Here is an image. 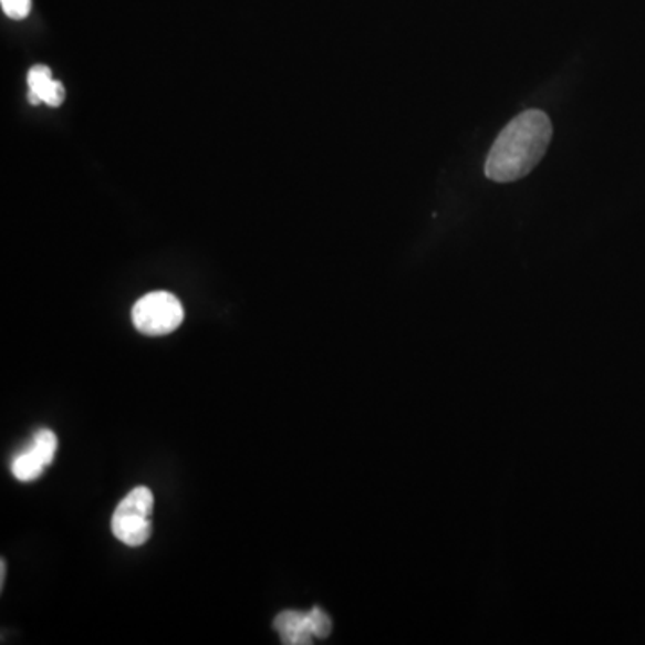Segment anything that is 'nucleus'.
Returning <instances> with one entry per match:
<instances>
[{"label":"nucleus","mask_w":645,"mask_h":645,"mask_svg":"<svg viewBox=\"0 0 645 645\" xmlns=\"http://www.w3.org/2000/svg\"><path fill=\"white\" fill-rule=\"evenodd\" d=\"M551 141V118L542 110H528L517 115L491 146L486 158V178L497 184L526 178L545 156Z\"/></svg>","instance_id":"nucleus-1"},{"label":"nucleus","mask_w":645,"mask_h":645,"mask_svg":"<svg viewBox=\"0 0 645 645\" xmlns=\"http://www.w3.org/2000/svg\"><path fill=\"white\" fill-rule=\"evenodd\" d=\"M153 491L138 486L121 500L112 519V532L127 547H141L152 537Z\"/></svg>","instance_id":"nucleus-2"},{"label":"nucleus","mask_w":645,"mask_h":645,"mask_svg":"<svg viewBox=\"0 0 645 645\" xmlns=\"http://www.w3.org/2000/svg\"><path fill=\"white\" fill-rule=\"evenodd\" d=\"M184 305L170 292L155 291L133 306V325L146 335L173 334L184 323Z\"/></svg>","instance_id":"nucleus-3"},{"label":"nucleus","mask_w":645,"mask_h":645,"mask_svg":"<svg viewBox=\"0 0 645 645\" xmlns=\"http://www.w3.org/2000/svg\"><path fill=\"white\" fill-rule=\"evenodd\" d=\"M273 627L280 633L283 644L302 645L311 644L312 630L309 626V615L303 612L288 610L274 618Z\"/></svg>","instance_id":"nucleus-4"},{"label":"nucleus","mask_w":645,"mask_h":645,"mask_svg":"<svg viewBox=\"0 0 645 645\" xmlns=\"http://www.w3.org/2000/svg\"><path fill=\"white\" fill-rule=\"evenodd\" d=\"M45 467H48L45 459L33 447H29L25 452L14 457L11 471L19 481L29 482L39 479Z\"/></svg>","instance_id":"nucleus-5"},{"label":"nucleus","mask_w":645,"mask_h":645,"mask_svg":"<svg viewBox=\"0 0 645 645\" xmlns=\"http://www.w3.org/2000/svg\"><path fill=\"white\" fill-rule=\"evenodd\" d=\"M31 447H33L43 459H45L48 465H51V462L54 461V456H56L58 450L56 434L49 429L40 430V433H37V436H34Z\"/></svg>","instance_id":"nucleus-6"},{"label":"nucleus","mask_w":645,"mask_h":645,"mask_svg":"<svg viewBox=\"0 0 645 645\" xmlns=\"http://www.w3.org/2000/svg\"><path fill=\"white\" fill-rule=\"evenodd\" d=\"M52 72L49 66L45 65H34L28 74V85L29 90H33L34 94L39 95L42 100L45 90L51 86L52 83ZM43 103V101H42Z\"/></svg>","instance_id":"nucleus-7"},{"label":"nucleus","mask_w":645,"mask_h":645,"mask_svg":"<svg viewBox=\"0 0 645 645\" xmlns=\"http://www.w3.org/2000/svg\"><path fill=\"white\" fill-rule=\"evenodd\" d=\"M306 615H309V626H311L312 635L318 636V638H326L332 632V621H330L329 615L320 607H314L311 612H306Z\"/></svg>","instance_id":"nucleus-8"},{"label":"nucleus","mask_w":645,"mask_h":645,"mask_svg":"<svg viewBox=\"0 0 645 645\" xmlns=\"http://www.w3.org/2000/svg\"><path fill=\"white\" fill-rule=\"evenodd\" d=\"M0 6H2V11L13 20L25 19L31 11V0H0Z\"/></svg>","instance_id":"nucleus-9"},{"label":"nucleus","mask_w":645,"mask_h":645,"mask_svg":"<svg viewBox=\"0 0 645 645\" xmlns=\"http://www.w3.org/2000/svg\"><path fill=\"white\" fill-rule=\"evenodd\" d=\"M65 86L60 81L54 80L51 86L45 90V94H43V103L52 106V108H58L65 101Z\"/></svg>","instance_id":"nucleus-10"},{"label":"nucleus","mask_w":645,"mask_h":645,"mask_svg":"<svg viewBox=\"0 0 645 645\" xmlns=\"http://www.w3.org/2000/svg\"><path fill=\"white\" fill-rule=\"evenodd\" d=\"M0 572H2V574H0V584H2V586H4V580H6V563H4V561H2V563H0Z\"/></svg>","instance_id":"nucleus-11"}]
</instances>
